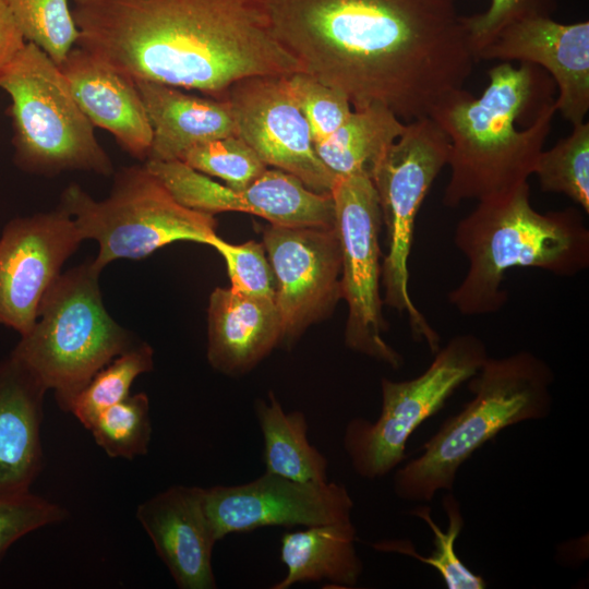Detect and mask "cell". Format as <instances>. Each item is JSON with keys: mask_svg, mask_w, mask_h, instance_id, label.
Segmentation results:
<instances>
[{"mask_svg": "<svg viewBox=\"0 0 589 589\" xmlns=\"http://www.w3.org/2000/svg\"><path fill=\"white\" fill-rule=\"evenodd\" d=\"M302 71L353 109L380 104L405 123L429 117L477 63L455 0H261Z\"/></svg>", "mask_w": 589, "mask_h": 589, "instance_id": "obj_1", "label": "cell"}, {"mask_svg": "<svg viewBox=\"0 0 589 589\" xmlns=\"http://www.w3.org/2000/svg\"><path fill=\"white\" fill-rule=\"evenodd\" d=\"M76 46L133 81L227 99L253 76L303 72L261 0H72Z\"/></svg>", "mask_w": 589, "mask_h": 589, "instance_id": "obj_2", "label": "cell"}, {"mask_svg": "<svg viewBox=\"0 0 589 589\" xmlns=\"http://www.w3.org/2000/svg\"><path fill=\"white\" fill-rule=\"evenodd\" d=\"M480 97L452 92L429 117L449 139L450 176L443 204L506 193L533 175L556 112L555 84L540 67L501 62Z\"/></svg>", "mask_w": 589, "mask_h": 589, "instance_id": "obj_3", "label": "cell"}, {"mask_svg": "<svg viewBox=\"0 0 589 589\" xmlns=\"http://www.w3.org/2000/svg\"><path fill=\"white\" fill-rule=\"evenodd\" d=\"M454 243L467 259L468 269L448 300L467 316L504 308L508 294L502 283L512 268L572 277L589 266V230L581 212L575 207L536 211L528 182L479 201L457 224Z\"/></svg>", "mask_w": 589, "mask_h": 589, "instance_id": "obj_4", "label": "cell"}, {"mask_svg": "<svg viewBox=\"0 0 589 589\" xmlns=\"http://www.w3.org/2000/svg\"><path fill=\"white\" fill-rule=\"evenodd\" d=\"M553 382L551 366L530 351L488 357L468 381L473 398L443 422L419 457L397 469L395 494L407 502H431L437 491H452L458 469L497 433L551 413Z\"/></svg>", "mask_w": 589, "mask_h": 589, "instance_id": "obj_5", "label": "cell"}, {"mask_svg": "<svg viewBox=\"0 0 589 589\" xmlns=\"http://www.w3.org/2000/svg\"><path fill=\"white\" fill-rule=\"evenodd\" d=\"M100 273L93 261L61 272L44 294L32 329L10 353L53 392L65 412L100 369L140 341L106 310Z\"/></svg>", "mask_w": 589, "mask_h": 589, "instance_id": "obj_6", "label": "cell"}, {"mask_svg": "<svg viewBox=\"0 0 589 589\" xmlns=\"http://www.w3.org/2000/svg\"><path fill=\"white\" fill-rule=\"evenodd\" d=\"M10 97L15 165L28 173L115 172L94 125L79 107L60 67L26 43L0 80Z\"/></svg>", "mask_w": 589, "mask_h": 589, "instance_id": "obj_7", "label": "cell"}, {"mask_svg": "<svg viewBox=\"0 0 589 589\" xmlns=\"http://www.w3.org/2000/svg\"><path fill=\"white\" fill-rule=\"evenodd\" d=\"M113 173L104 200L97 201L71 183L58 205L73 219L83 240L97 242L93 264L98 269L116 260L145 259L177 241L209 245L217 236L214 215L180 204L144 164Z\"/></svg>", "mask_w": 589, "mask_h": 589, "instance_id": "obj_8", "label": "cell"}, {"mask_svg": "<svg viewBox=\"0 0 589 589\" xmlns=\"http://www.w3.org/2000/svg\"><path fill=\"white\" fill-rule=\"evenodd\" d=\"M449 139L430 118L406 123L401 135L376 161L371 179L377 193L388 251L381 268L384 303L406 314L414 340L435 353L440 335L409 292V256L416 218L434 180L447 165Z\"/></svg>", "mask_w": 589, "mask_h": 589, "instance_id": "obj_9", "label": "cell"}, {"mask_svg": "<svg viewBox=\"0 0 589 589\" xmlns=\"http://www.w3.org/2000/svg\"><path fill=\"white\" fill-rule=\"evenodd\" d=\"M488 357L479 337L461 334L440 348L419 376L400 382L382 377L378 418L372 422L357 417L345 428L342 444L354 472L375 480L401 464L413 431L437 413L454 392L477 374Z\"/></svg>", "mask_w": 589, "mask_h": 589, "instance_id": "obj_10", "label": "cell"}, {"mask_svg": "<svg viewBox=\"0 0 589 589\" xmlns=\"http://www.w3.org/2000/svg\"><path fill=\"white\" fill-rule=\"evenodd\" d=\"M330 195L341 249V298L348 305L346 346L399 369L402 356L383 338L378 242L383 221L376 190L369 175L354 173L337 178Z\"/></svg>", "mask_w": 589, "mask_h": 589, "instance_id": "obj_11", "label": "cell"}, {"mask_svg": "<svg viewBox=\"0 0 589 589\" xmlns=\"http://www.w3.org/2000/svg\"><path fill=\"white\" fill-rule=\"evenodd\" d=\"M143 164L180 204L194 211L212 215L242 212L286 227L335 226L330 193L312 191L297 177L276 168H267L243 189H231L181 160Z\"/></svg>", "mask_w": 589, "mask_h": 589, "instance_id": "obj_12", "label": "cell"}, {"mask_svg": "<svg viewBox=\"0 0 589 589\" xmlns=\"http://www.w3.org/2000/svg\"><path fill=\"white\" fill-rule=\"evenodd\" d=\"M263 244L275 277L283 341L292 342L341 299V249L334 227L269 225Z\"/></svg>", "mask_w": 589, "mask_h": 589, "instance_id": "obj_13", "label": "cell"}, {"mask_svg": "<svg viewBox=\"0 0 589 589\" xmlns=\"http://www.w3.org/2000/svg\"><path fill=\"white\" fill-rule=\"evenodd\" d=\"M203 505L219 541L262 527L351 521L353 501L337 482L297 481L264 472L243 484L203 488Z\"/></svg>", "mask_w": 589, "mask_h": 589, "instance_id": "obj_14", "label": "cell"}, {"mask_svg": "<svg viewBox=\"0 0 589 589\" xmlns=\"http://www.w3.org/2000/svg\"><path fill=\"white\" fill-rule=\"evenodd\" d=\"M237 135L267 167L288 172L318 193H330L336 177L316 154L308 121L287 76H253L235 83L227 96Z\"/></svg>", "mask_w": 589, "mask_h": 589, "instance_id": "obj_15", "label": "cell"}, {"mask_svg": "<svg viewBox=\"0 0 589 589\" xmlns=\"http://www.w3.org/2000/svg\"><path fill=\"white\" fill-rule=\"evenodd\" d=\"M84 241L60 207L20 216L0 236V326L27 334L40 301Z\"/></svg>", "mask_w": 589, "mask_h": 589, "instance_id": "obj_16", "label": "cell"}, {"mask_svg": "<svg viewBox=\"0 0 589 589\" xmlns=\"http://www.w3.org/2000/svg\"><path fill=\"white\" fill-rule=\"evenodd\" d=\"M519 61L542 68L554 81L556 111L572 127L589 110V22L563 24L553 17H530L509 24L476 58Z\"/></svg>", "mask_w": 589, "mask_h": 589, "instance_id": "obj_17", "label": "cell"}, {"mask_svg": "<svg viewBox=\"0 0 589 589\" xmlns=\"http://www.w3.org/2000/svg\"><path fill=\"white\" fill-rule=\"evenodd\" d=\"M136 519L180 589L217 587L212 553L218 541L203 505V488L172 485L141 503Z\"/></svg>", "mask_w": 589, "mask_h": 589, "instance_id": "obj_18", "label": "cell"}, {"mask_svg": "<svg viewBox=\"0 0 589 589\" xmlns=\"http://www.w3.org/2000/svg\"><path fill=\"white\" fill-rule=\"evenodd\" d=\"M60 69L92 124L110 132L124 152L144 163L152 128L135 82L79 46Z\"/></svg>", "mask_w": 589, "mask_h": 589, "instance_id": "obj_19", "label": "cell"}, {"mask_svg": "<svg viewBox=\"0 0 589 589\" xmlns=\"http://www.w3.org/2000/svg\"><path fill=\"white\" fill-rule=\"evenodd\" d=\"M46 392L19 359L10 354L0 361V498L31 492L43 469Z\"/></svg>", "mask_w": 589, "mask_h": 589, "instance_id": "obj_20", "label": "cell"}, {"mask_svg": "<svg viewBox=\"0 0 589 589\" xmlns=\"http://www.w3.org/2000/svg\"><path fill=\"white\" fill-rule=\"evenodd\" d=\"M207 360L217 371L240 375L254 368L283 340L274 300L217 287L207 309Z\"/></svg>", "mask_w": 589, "mask_h": 589, "instance_id": "obj_21", "label": "cell"}, {"mask_svg": "<svg viewBox=\"0 0 589 589\" xmlns=\"http://www.w3.org/2000/svg\"><path fill=\"white\" fill-rule=\"evenodd\" d=\"M134 82L152 128V146L146 160H180L197 144L237 135L227 99L197 96L155 82Z\"/></svg>", "mask_w": 589, "mask_h": 589, "instance_id": "obj_22", "label": "cell"}, {"mask_svg": "<svg viewBox=\"0 0 589 589\" xmlns=\"http://www.w3.org/2000/svg\"><path fill=\"white\" fill-rule=\"evenodd\" d=\"M351 521L306 527L280 539L285 577L272 589H288L299 582L327 580L340 587L354 586L363 570Z\"/></svg>", "mask_w": 589, "mask_h": 589, "instance_id": "obj_23", "label": "cell"}, {"mask_svg": "<svg viewBox=\"0 0 589 589\" xmlns=\"http://www.w3.org/2000/svg\"><path fill=\"white\" fill-rule=\"evenodd\" d=\"M406 123L387 107L374 104L353 109L326 140L314 144L316 154L336 177L371 172L387 147L404 132Z\"/></svg>", "mask_w": 589, "mask_h": 589, "instance_id": "obj_24", "label": "cell"}, {"mask_svg": "<svg viewBox=\"0 0 589 589\" xmlns=\"http://www.w3.org/2000/svg\"><path fill=\"white\" fill-rule=\"evenodd\" d=\"M254 411L264 441L265 472L297 481H328V461L308 441V421L303 412H285L272 392L268 400L255 402Z\"/></svg>", "mask_w": 589, "mask_h": 589, "instance_id": "obj_25", "label": "cell"}, {"mask_svg": "<svg viewBox=\"0 0 589 589\" xmlns=\"http://www.w3.org/2000/svg\"><path fill=\"white\" fill-rule=\"evenodd\" d=\"M153 368V348L145 341H137L92 377L73 400L70 412L88 430L101 411L130 395L137 376Z\"/></svg>", "mask_w": 589, "mask_h": 589, "instance_id": "obj_26", "label": "cell"}, {"mask_svg": "<svg viewBox=\"0 0 589 589\" xmlns=\"http://www.w3.org/2000/svg\"><path fill=\"white\" fill-rule=\"evenodd\" d=\"M533 175L541 191L561 193L589 213V123L573 125L572 133L542 151Z\"/></svg>", "mask_w": 589, "mask_h": 589, "instance_id": "obj_27", "label": "cell"}, {"mask_svg": "<svg viewBox=\"0 0 589 589\" xmlns=\"http://www.w3.org/2000/svg\"><path fill=\"white\" fill-rule=\"evenodd\" d=\"M442 503L448 518L446 530H442L434 522L429 506L422 505L411 512L413 516L421 518L431 528L434 536L435 548L429 556L416 553L412 544L406 541L395 542L396 545L389 544L386 549L410 555L432 566L449 589H483L486 587L483 577L472 573L455 552V542L464 527L460 504L450 491L444 495Z\"/></svg>", "mask_w": 589, "mask_h": 589, "instance_id": "obj_28", "label": "cell"}, {"mask_svg": "<svg viewBox=\"0 0 589 589\" xmlns=\"http://www.w3.org/2000/svg\"><path fill=\"white\" fill-rule=\"evenodd\" d=\"M28 43L59 67L76 46L79 29L69 0H2Z\"/></svg>", "mask_w": 589, "mask_h": 589, "instance_id": "obj_29", "label": "cell"}, {"mask_svg": "<svg viewBox=\"0 0 589 589\" xmlns=\"http://www.w3.org/2000/svg\"><path fill=\"white\" fill-rule=\"evenodd\" d=\"M111 458L133 459L148 453L152 437L148 396L141 392L101 411L88 429Z\"/></svg>", "mask_w": 589, "mask_h": 589, "instance_id": "obj_30", "label": "cell"}, {"mask_svg": "<svg viewBox=\"0 0 589 589\" xmlns=\"http://www.w3.org/2000/svg\"><path fill=\"white\" fill-rule=\"evenodd\" d=\"M180 160L208 177L219 178L231 189L248 187L268 168L238 135L197 144Z\"/></svg>", "mask_w": 589, "mask_h": 589, "instance_id": "obj_31", "label": "cell"}, {"mask_svg": "<svg viewBox=\"0 0 589 589\" xmlns=\"http://www.w3.org/2000/svg\"><path fill=\"white\" fill-rule=\"evenodd\" d=\"M287 84L308 121L314 144L329 137L352 112L344 93L304 72L287 76Z\"/></svg>", "mask_w": 589, "mask_h": 589, "instance_id": "obj_32", "label": "cell"}, {"mask_svg": "<svg viewBox=\"0 0 589 589\" xmlns=\"http://www.w3.org/2000/svg\"><path fill=\"white\" fill-rule=\"evenodd\" d=\"M209 245L225 260L231 290L274 300L275 277L263 242L231 244L216 236Z\"/></svg>", "mask_w": 589, "mask_h": 589, "instance_id": "obj_33", "label": "cell"}, {"mask_svg": "<svg viewBox=\"0 0 589 589\" xmlns=\"http://www.w3.org/2000/svg\"><path fill=\"white\" fill-rule=\"evenodd\" d=\"M556 9L557 0H491L485 12L462 15L474 60L509 24L530 17H552Z\"/></svg>", "mask_w": 589, "mask_h": 589, "instance_id": "obj_34", "label": "cell"}, {"mask_svg": "<svg viewBox=\"0 0 589 589\" xmlns=\"http://www.w3.org/2000/svg\"><path fill=\"white\" fill-rule=\"evenodd\" d=\"M67 516L63 507L32 491L0 498V561L17 540Z\"/></svg>", "mask_w": 589, "mask_h": 589, "instance_id": "obj_35", "label": "cell"}, {"mask_svg": "<svg viewBox=\"0 0 589 589\" xmlns=\"http://www.w3.org/2000/svg\"><path fill=\"white\" fill-rule=\"evenodd\" d=\"M26 43L11 12L0 0V80Z\"/></svg>", "mask_w": 589, "mask_h": 589, "instance_id": "obj_36", "label": "cell"}]
</instances>
